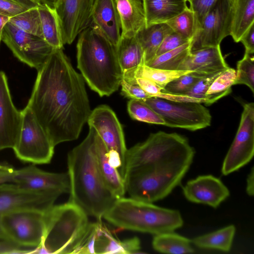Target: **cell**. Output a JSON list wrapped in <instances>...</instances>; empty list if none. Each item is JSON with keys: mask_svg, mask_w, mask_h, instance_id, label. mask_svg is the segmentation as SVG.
Here are the masks:
<instances>
[{"mask_svg": "<svg viewBox=\"0 0 254 254\" xmlns=\"http://www.w3.org/2000/svg\"><path fill=\"white\" fill-rule=\"evenodd\" d=\"M27 106L54 145L76 139L91 112L84 79L63 49L39 69Z\"/></svg>", "mask_w": 254, "mask_h": 254, "instance_id": "cell-1", "label": "cell"}, {"mask_svg": "<svg viewBox=\"0 0 254 254\" xmlns=\"http://www.w3.org/2000/svg\"><path fill=\"white\" fill-rule=\"evenodd\" d=\"M195 154L188 139L159 131L127 151L126 191L130 198L152 203L167 196L181 182Z\"/></svg>", "mask_w": 254, "mask_h": 254, "instance_id": "cell-2", "label": "cell"}, {"mask_svg": "<svg viewBox=\"0 0 254 254\" xmlns=\"http://www.w3.org/2000/svg\"><path fill=\"white\" fill-rule=\"evenodd\" d=\"M98 132L92 127L86 138L67 156L70 182L69 201L87 215L101 221L117 198L106 186L99 172L96 156Z\"/></svg>", "mask_w": 254, "mask_h": 254, "instance_id": "cell-3", "label": "cell"}, {"mask_svg": "<svg viewBox=\"0 0 254 254\" xmlns=\"http://www.w3.org/2000/svg\"><path fill=\"white\" fill-rule=\"evenodd\" d=\"M76 48L77 67L91 89L101 97L116 91L123 72L116 47L90 24L80 33Z\"/></svg>", "mask_w": 254, "mask_h": 254, "instance_id": "cell-4", "label": "cell"}, {"mask_svg": "<svg viewBox=\"0 0 254 254\" xmlns=\"http://www.w3.org/2000/svg\"><path fill=\"white\" fill-rule=\"evenodd\" d=\"M103 218L119 228L154 235L174 231L184 223L177 210L124 197L117 199Z\"/></svg>", "mask_w": 254, "mask_h": 254, "instance_id": "cell-5", "label": "cell"}, {"mask_svg": "<svg viewBox=\"0 0 254 254\" xmlns=\"http://www.w3.org/2000/svg\"><path fill=\"white\" fill-rule=\"evenodd\" d=\"M89 223L87 215L77 205H53L46 212V230L42 246L47 254H66Z\"/></svg>", "mask_w": 254, "mask_h": 254, "instance_id": "cell-6", "label": "cell"}, {"mask_svg": "<svg viewBox=\"0 0 254 254\" xmlns=\"http://www.w3.org/2000/svg\"><path fill=\"white\" fill-rule=\"evenodd\" d=\"M46 212L22 208L3 214L0 216V238L25 248L40 246L45 234Z\"/></svg>", "mask_w": 254, "mask_h": 254, "instance_id": "cell-7", "label": "cell"}, {"mask_svg": "<svg viewBox=\"0 0 254 254\" xmlns=\"http://www.w3.org/2000/svg\"><path fill=\"white\" fill-rule=\"evenodd\" d=\"M21 112V130L13 148L16 157L22 162L34 165L50 163L55 146L27 105Z\"/></svg>", "mask_w": 254, "mask_h": 254, "instance_id": "cell-8", "label": "cell"}, {"mask_svg": "<svg viewBox=\"0 0 254 254\" xmlns=\"http://www.w3.org/2000/svg\"><path fill=\"white\" fill-rule=\"evenodd\" d=\"M142 101L162 118L166 126L194 131L210 125L211 114L202 103L176 102L156 97Z\"/></svg>", "mask_w": 254, "mask_h": 254, "instance_id": "cell-9", "label": "cell"}, {"mask_svg": "<svg viewBox=\"0 0 254 254\" xmlns=\"http://www.w3.org/2000/svg\"><path fill=\"white\" fill-rule=\"evenodd\" d=\"M1 41L19 61L37 70L55 49L43 38L26 32L9 22L2 31Z\"/></svg>", "mask_w": 254, "mask_h": 254, "instance_id": "cell-10", "label": "cell"}, {"mask_svg": "<svg viewBox=\"0 0 254 254\" xmlns=\"http://www.w3.org/2000/svg\"><path fill=\"white\" fill-rule=\"evenodd\" d=\"M254 154V103L243 105L234 139L223 162L221 172L227 176L249 163Z\"/></svg>", "mask_w": 254, "mask_h": 254, "instance_id": "cell-11", "label": "cell"}, {"mask_svg": "<svg viewBox=\"0 0 254 254\" xmlns=\"http://www.w3.org/2000/svg\"><path fill=\"white\" fill-rule=\"evenodd\" d=\"M232 4L218 0L205 15L191 43V51L220 46L230 34Z\"/></svg>", "mask_w": 254, "mask_h": 254, "instance_id": "cell-12", "label": "cell"}, {"mask_svg": "<svg viewBox=\"0 0 254 254\" xmlns=\"http://www.w3.org/2000/svg\"><path fill=\"white\" fill-rule=\"evenodd\" d=\"M87 122L98 132L108 153L120 157L126 173L127 149L122 126L115 112L108 106H99L91 111Z\"/></svg>", "mask_w": 254, "mask_h": 254, "instance_id": "cell-13", "label": "cell"}, {"mask_svg": "<svg viewBox=\"0 0 254 254\" xmlns=\"http://www.w3.org/2000/svg\"><path fill=\"white\" fill-rule=\"evenodd\" d=\"M94 0H58L56 13L63 44H71L91 22Z\"/></svg>", "mask_w": 254, "mask_h": 254, "instance_id": "cell-14", "label": "cell"}, {"mask_svg": "<svg viewBox=\"0 0 254 254\" xmlns=\"http://www.w3.org/2000/svg\"><path fill=\"white\" fill-rule=\"evenodd\" d=\"M61 194L58 191L25 190L13 183L2 184L0 185V216L9 211L22 208L46 212Z\"/></svg>", "mask_w": 254, "mask_h": 254, "instance_id": "cell-15", "label": "cell"}, {"mask_svg": "<svg viewBox=\"0 0 254 254\" xmlns=\"http://www.w3.org/2000/svg\"><path fill=\"white\" fill-rule=\"evenodd\" d=\"M21 125V112L13 103L5 73L0 71V151L13 148Z\"/></svg>", "mask_w": 254, "mask_h": 254, "instance_id": "cell-16", "label": "cell"}, {"mask_svg": "<svg viewBox=\"0 0 254 254\" xmlns=\"http://www.w3.org/2000/svg\"><path fill=\"white\" fill-rule=\"evenodd\" d=\"M13 183L19 188L34 191H54L69 193L68 173L46 172L31 164L15 170Z\"/></svg>", "mask_w": 254, "mask_h": 254, "instance_id": "cell-17", "label": "cell"}, {"mask_svg": "<svg viewBox=\"0 0 254 254\" xmlns=\"http://www.w3.org/2000/svg\"><path fill=\"white\" fill-rule=\"evenodd\" d=\"M185 197L190 201L218 207L229 195L227 187L212 175L198 176L189 181L183 188Z\"/></svg>", "mask_w": 254, "mask_h": 254, "instance_id": "cell-18", "label": "cell"}, {"mask_svg": "<svg viewBox=\"0 0 254 254\" xmlns=\"http://www.w3.org/2000/svg\"><path fill=\"white\" fill-rule=\"evenodd\" d=\"M229 67L218 46L191 51L178 70L192 71L204 76Z\"/></svg>", "mask_w": 254, "mask_h": 254, "instance_id": "cell-19", "label": "cell"}, {"mask_svg": "<svg viewBox=\"0 0 254 254\" xmlns=\"http://www.w3.org/2000/svg\"><path fill=\"white\" fill-rule=\"evenodd\" d=\"M91 23L115 47L121 36L120 20L114 0H94Z\"/></svg>", "mask_w": 254, "mask_h": 254, "instance_id": "cell-20", "label": "cell"}, {"mask_svg": "<svg viewBox=\"0 0 254 254\" xmlns=\"http://www.w3.org/2000/svg\"><path fill=\"white\" fill-rule=\"evenodd\" d=\"M120 20L121 35L134 37L146 26L143 0H114Z\"/></svg>", "mask_w": 254, "mask_h": 254, "instance_id": "cell-21", "label": "cell"}, {"mask_svg": "<svg viewBox=\"0 0 254 254\" xmlns=\"http://www.w3.org/2000/svg\"><path fill=\"white\" fill-rule=\"evenodd\" d=\"M96 156L98 169L106 186L117 199L124 197L126 192L124 181L118 170L110 163L108 150L98 133Z\"/></svg>", "mask_w": 254, "mask_h": 254, "instance_id": "cell-22", "label": "cell"}, {"mask_svg": "<svg viewBox=\"0 0 254 254\" xmlns=\"http://www.w3.org/2000/svg\"><path fill=\"white\" fill-rule=\"evenodd\" d=\"M187 0H143L146 26L166 23L183 12Z\"/></svg>", "mask_w": 254, "mask_h": 254, "instance_id": "cell-23", "label": "cell"}, {"mask_svg": "<svg viewBox=\"0 0 254 254\" xmlns=\"http://www.w3.org/2000/svg\"><path fill=\"white\" fill-rule=\"evenodd\" d=\"M172 32L166 23H163L145 27L136 34L135 37L142 50L145 64L156 56L164 38Z\"/></svg>", "mask_w": 254, "mask_h": 254, "instance_id": "cell-24", "label": "cell"}, {"mask_svg": "<svg viewBox=\"0 0 254 254\" xmlns=\"http://www.w3.org/2000/svg\"><path fill=\"white\" fill-rule=\"evenodd\" d=\"M254 23V0H234L232 4L230 35L240 42L248 28Z\"/></svg>", "mask_w": 254, "mask_h": 254, "instance_id": "cell-25", "label": "cell"}, {"mask_svg": "<svg viewBox=\"0 0 254 254\" xmlns=\"http://www.w3.org/2000/svg\"><path fill=\"white\" fill-rule=\"evenodd\" d=\"M116 48L123 74L145 64L142 50L135 36L127 37L121 35Z\"/></svg>", "mask_w": 254, "mask_h": 254, "instance_id": "cell-26", "label": "cell"}, {"mask_svg": "<svg viewBox=\"0 0 254 254\" xmlns=\"http://www.w3.org/2000/svg\"><path fill=\"white\" fill-rule=\"evenodd\" d=\"M191 71H192L157 68L143 64L133 70L124 74L123 79L129 83L135 84L136 77L146 78L154 82L163 89L171 81Z\"/></svg>", "mask_w": 254, "mask_h": 254, "instance_id": "cell-27", "label": "cell"}, {"mask_svg": "<svg viewBox=\"0 0 254 254\" xmlns=\"http://www.w3.org/2000/svg\"><path fill=\"white\" fill-rule=\"evenodd\" d=\"M235 232V226L230 225L215 231L196 237L192 240V242L195 246L201 249L228 252L231 250Z\"/></svg>", "mask_w": 254, "mask_h": 254, "instance_id": "cell-28", "label": "cell"}, {"mask_svg": "<svg viewBox=\"0 0 254 254\" xmlns=\"http://www.w3.org/2000/svg\"><path fill=\"white\" fill-rule=\"evenodd\" d=\"M152 245L155 251L161 253L181 254L194 252L191 241L174 231L155 235Z\"/></svg>", "mask_w": 254, "mask_h": 254, "instance_id": "cell-29", "label": "cell"}, {"mask_svg": "<svg viewBox=\"0 0 254 254\" xmlns=\"http://www.w3.org/2000/svg\"><path fill=\"white\" fill-rule=\"evenodd\" d=\"M43 39L54 49H64L61 29L54 9L46 5L38 7Z\"/></svg>", "mask_w": 254, "mask_h": 254, "instance_id": "cell-30", "label": "cell"}, {"mask_svg": "<svg viewBox=\"0 0 254 254\" xmlns=\"http://www.w3.org/2000/svg\"><path fill=\"white\" fill-rule=\"evenodd\" d=\"M191 43L190 41L175 49L156 56L145 64L154 68L178 70L191 52Z\"/></svg>", "mask_w": 254, "mask_h": 254, "instance_id": "cell-31", "label": "cell"}, {"mask_svg": "<svg viewBox=\"0 0 254 254\" xmlns=\"http://www.w3.org/2000/svg\"><path fill=\"white\" fill-rule=\"evenodd\" d=\"M94 254H126L124 241L115 238L101 221H97Z\"/></svg>", "mask_w": 254, "mask_h": 254, "instance_id": "cell-32", "label": "cell"}, {"mask_svg": "<svg viewBox=\"0 0 254 254\" xmlns=\"http://www.w3.org/2000/svg\"><path fill=\"white\" fill-rule=\"evenodd\" d=\"M236 77V70L229 67L212 83L205 93V104L209 105L231 92Z\"/></svg>", "mask_w": 254, "mask_h": 254, "instance_id": "cell-33", "label": "cell"}, {"mask_svg": "<svg viewBox=\"0 0 254 254\" xmlns=\"http://www.w3.org/2000/svg\"><path fill=\"white\" fill-rule=\"evenodd\" d=\"M165 23L173 32L189 41L192 40L198 28L195 15L188 7Z\"/></svg>", "mask_w": 254, "mask_h": 254, "instance_id": "cell-34", "label": "cell"}, {"mask_svg": "<svg viewBox=\"0 0 254 254\" xmlns=\"http://www.w3.org/2000/svg\"><path fill=\"white\" fill-rule=\"evenodd\" d=\"M38 7L10 17L9 22L20 29L43 38Z\"/></svg>", "mask_w": 254, "mask_h": 254, "instance_id": "cell-35", "label": "cell"}, {"mask_svg": "<svg viewBox=\"0 0 254 254\" xmlns=\"http://www.w3.org/2000/svg\"><path fill=\"white\" fill-rule=\"evenodd\" d=\"M127 109L129 116L134 120L165 126L162 118L142 100L130 99L127 103Z\"/></svg>", "mask_w": 254, "mask_h": 254, "instance_id": "cell-36", "label": "cell"}, {"mask_svg": "<svg viewBox=\"0 0 254 254\" xmlns=\"http://www.w3.org/2000/svg\"><path fill=\"white\" fill-rule=\"evenodd\" d=\"M236 84L246 85L254 93V54L245 53L243 58L238 62L234 85Z\"/></svg>", "mask_w": 254, "mask_h": 254, "instance_id": "cell-37", "label": "cell"}, {"mask_svg": "<svg viewBox=\"0 0 254 254\" xmlns=\"http://www.w3.org/2000/svg\"><path fill=\"white\" fill-rule=\"evenodd\" d=\"M203 76L195 72L191 71L171 81L161 90V91L170 94L184 95Z\"/></svg>", "mask_w": 254, "mask_h": 254, "instance_id": "cell-38", "label": "cell"}, {"mask_svg": "<svg viewBox=\"0 0 254 254\" xmlns=\"http://www.w3.org/2000/svg\"><path fill=\"white\" fill-rule=\"evenodd\" d=\"M223 71H218L202 77L184 95L200 100L205 104L206 91L213 81Z\"/></svg>", "mask_w": 254, "mask_h": 254, "instance_id": "cell-39", "label": "cell"}, {"mask_svg": "<svg viewBox=\"0 0 254 254\" xmlns=\"http://www.w3.org/2000/svg\"><path fill=\"white\" fill-rule=\"evenodd\" d=\"M187 0L189 2L190 4V8L195 15L198 28L205 15L215 5L218 0Z\"/></svg>", "mask_w": 254, "mask_h": 254, "instance_id": "cell-40", "label": "cell"}, {"mask_svg": "<svg viewBox=\"0 0 254 254\" xmlns=\"http://www.w3.org/2000/svg\"><path fill=\"white\" fill-rule=\"evenodd\" d=\"M190 41H189L173 31L164 38L157 50L156 56L175 49Z\"/></svg>", "mask_w": 254, "mask_h": 254, "instance_id": "cell-41", "label": "cell"}, {"mask_svg": "<svg viewBox=\"0 0 254 254\" xmlns=\"http://www.w3.org/2000/svg\"><path fill=\"white\" fill-rule=\"evenodd\" d=\"M121 94L131 99L143 100L151 97L138 84H132L122 79L121 85Z\"/></svg>", "mask_w": 254, "mask_h": 254, "instance_id": "cell-42", "label": "cell"}, {"mask_svg": "<svg viewBox=\"0 0 254 254\" xmlns=\"http://www.w3.org/2000/svg\"><path fill=\"white\" fill-rule=\"evenodd\" d=\"M29 8L10 0H0V14L9 17L18 15Z\"/></svg>", "mask_w": 254, "mask_h": 254, "instance_id": "cell-43", "label": "cell"}, {"mask_svg": "<svg viewBox=\"0 0 254 254\" xmlns=\"http://www.w3.org/2000/svg\"><path fill=\"white\" fill-rule=\"evenodd\" d=\"M134 83L138 84L151 97H158L162 89L154 82L144 77H136L135 79Z\"/></svg>", "mask_w": 254, "mask_h": 254, "instance_id": "cell-44", "label": "cell"}, {"mask_svg": "<svg viewBox=\"0 0 254 254\" xmlns=\"http://www.w3.org/2000/svg\"><path fill=\"white\" fill-rule=\"evenodd\" d=\"M32 249L19 247L0 239V254H29Z\"/></svg>", "mask_w": 254, "mask_h": 254, "instance_id": "cell-45", "label": "cell"}, {"mask_svg": "<svg viewBox=\"0 0 254 254\" xmlns=\"http://www.w3.org/2000/svg\"><path fill=\"white\" fill-rule=\"evenodd\" d=\"M241 42L245 48V53L254 54V23L253 24L244 34L241 39Z\"/></svg>", "mask_w": 254, "mask_h": 254, "instance_id": "cell-46", "label": "cell"}, {"mask_svg": "<svg viewBox=\"0 0 254 254\" xmlns=\"http://www.w3.org/2000/svg\"><path fill=\"white\" fill-rule=\"evenodd\" d=\"M15 171L11 167L0 164V185L13 183Z\"/></svg>", "mask_w": 254, "mask_h": 254, "instance_id": "cell-47", "label": "cell"}, {"mask_svg": "<svg viewBox=\"0 0 254 254\" xmlns=\"http://www.w3.org/2000/svg\"><path fill=\"white\" fill-rule=\"evenodd\" d=\"M246 192L252 196L254 194V170L253 167L247 178Z\"/></svg>", "mask_w": 254, "mask_h": 254, "instance_id": "cell-48", "label": "cell"}, {"mask_svg": "<svg viewBox=\"0 0 254 254\" xmlns=\"http://www.w3.org/2000/svg\"><path fill=\"white\" fill-rule=\"evenodd\" d=\"M22 5L28 8L36 7L40 5L34 0H10Z\"/></svg>", "mask_w": 254, "mask_h": 254, "instance_id": "cell-49", "label": "cell"}, {"mask_svg": "<svg viewBox=\"0 0 254 254\" xmlns=\"http://www.w3.org/2000/svg\"><path fill=\"white\" fill-rule=\"evenodd\" d=\"M40 5H46L54 9L58 0H34Z\"/></svg>", "mask_w": 254, "mask_h": 254, "instance_id": "cell-50", "label": "cell"}, {"mask_svg": "<svg viewBox=\"0 0 254 254\" xmlns=\"http://www.w3.org/2000/svg\"><path fill=\"white\" fill-rule=\"evenodd\" d=\"M9 17L0 14V35L2 33V31L5 24L9 22Z\"/></svg>", "mask_w": 254, "mask_h": 254, "instance_id": "cell-51", "label": "cell"}, {"mask_svg": "<svg viewBox=\"0 0 254 254\" xmlns=\"http://www.w3.org/2000/svg\"><path fill=\"white\" fill-rule=\"evenodd\" d=\"M1 41V34L0 35V43Z\"/></svg>", "mask_w": 254, "mask_h": 254, "instance_id": "cell-52", "label": "cell"}, {"mask_svg": "<svg viewBox=\"0 0 254 254\" xmlns=\"http://www.w3.org/2000/svg\"></svg>", "mask_w": 254, "mask_h": 254, "instance_id": "cell-53", "label": "cell"}, {"mask_svg": "<svg viewBox=\"0 0 254 254\" xmlns=\"http://www.w3.org/2000/svg\"></svg>", "mask_w": 254, "mask_h": 254, "instance_id": "cell-54", "label": "cell"}]
</instances>
